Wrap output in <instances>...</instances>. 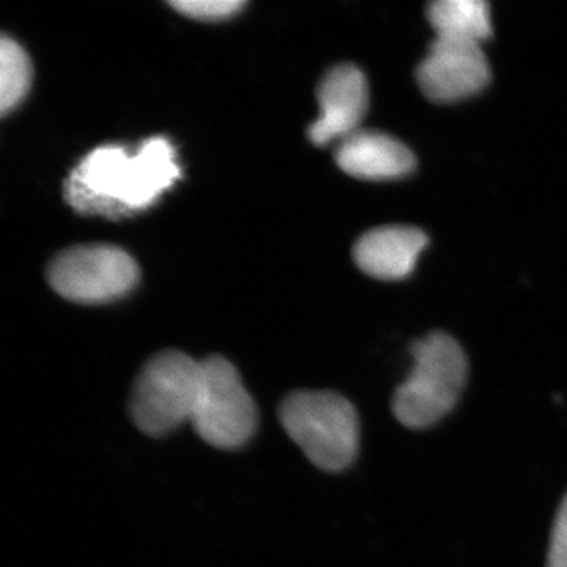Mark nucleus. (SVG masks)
<instances>
[{"label":"nucleus","instance_id":"nucleus-1","mask_svg":"<svg viewBox=\"0 0 567 567\" xmlns=\"http://www.w3.org/2000/svg\"><path fill=\"white\" fill-rule=\"evenodd\" d=\"M181 177L173 144L152 137L130 155L118 145L89 153L66 182V199L78 212L115 216L144 210Z\"/></svg>","mask_w":567,"mask_h":567},{"label":"nucleus","instance_id":"nucleus-2","mask_svg":"<svg viewBox=\"0 0 567 567\" xmlns=\"http://www.w3.org/2000/svg\"><path fill=\"white\" fill-rule=\"evenodd\" d=\"M413 368L395 390V420L409 429H424L442 420L464 391L468 361L456 339L431 333L412 346Z\"/></svg>","mask_w":567,"mask_h":567},{"label":"nucleus","instance_id":"nucleus-3","mask_svg":"<svg viewBox=\"0 0 567 567\" xmlns=\"http://www.w3.org/2000/svg\"><path fill=\"white\" fill-rule=\"evenodd\" d=\"M279 421L306 457L323 472H342L360 450V420L352 402L333 391H295Z\"/></svg>","mask_w":567,"mask_h":567},{"label":"nucleus","instance_id":"nucleus-4","mask_svg":"<svg viewBox=\"0 0 567 567\" xmlns=\"http://www.w3.org/2000/svg\"><path fill=\"white\" fill-rule=\"evenodd\" d=\"M203 364L181 350L159 352L134 382L130 413L145 435L164 436L192 421Z\"/></svg>","mask_w":567,"mask_h":567},{"label":"nucleus","instance_id":"nucleus-5","mask_svg":"<svg viewBox=\"0 0 567 567\" xmlns=\"http://www.w3.org/2000/svg\"><path fill=\"white\" fill-rule=\"evenodd\" d=\"M200 364L203 374L192 416L194 431L213 447L238 450L256 432V402L229 360L215 354Z\"/></svg>","mask_w":567,"mask_h":567},{"label":"nucleus","instance_id":"nucleus-6","mask_svg":"<svg viewBox=\"0 0 567 567\" xmlns=\"http://www.w3.org/2000/svg\"><path fill=\"white\" fill-rule=\"evenodd\" d=\"M140 268L128 252L112 245H81L52 259L48 281L74 303L96 305L117 300L136 286Z\"/></svg>","mask_w":567,"mask_h":567},{"label":"nucleus","instance_id":"nucleus-7","mask_svg":"<svg viewBox=\"0 0 567 567\" xmlns=\"http://www.w3.org/2000/svg\"><path fill=\"white\" fill-rule=\"evenodd\" d=\"M416 76L427 99L451 103L483 91L491 69L481 44L435 39L417 66Z\"/></svg>","mask_w":567,"mask_h":567},{"label":"nucleus","instance_id":"nucleus-8","mask_svg":"<svg viewBox=\"0 0 567 567\" xmlns=\"http://www.w3.org/2000/svg\"><path fill=\"white\" fill-rule=\"evenodd\" d=\"M320 115L309 126V140L316 145L341 142L360 130L368 110V82L357 66L339 65L320 82Z\"/></svg>","mask_w":567,"mask_h":567},{"label":"nucleus","instance_id":"nucleus-9","mask_svg":"<svg viewBox=\"0 0 567 567\" xmlns=\"http://www.w3.org/2000/svg\"><path fill=\"white\" fill-rule=\"evenodd\" d=\"M336 163L352 177L394 181L415 169V156L402 142L385 133L360 128L338 142Z\"/></svg>","mask_w":567,"mask_h":567},{"label":"nucleus","instance_id":"nucleus-10","mask_svg":"<svg viewBox=\"0 0 567 567\" xmlns=\"http://www.w3.org/2000/svg\"><path fill=\"white\" fill-rule=\"evenodd\" d=\"M425 246L427 237L415 227H379L357 241L353 257L364 274L394 281L406 278L415 270Z\"/></svg>","mask_w":567,"mask_h":567},{"label":"nucleus","instance_id":"nucleus-11","mask_svg":"<svg viewBox=\"0 0 567 567\" xmlns=\"http://www.w3.org/2000/svg\"><path fill=\"white\" fill-rule=\"evenodd\" d=\"M435 39L477 43L492 32L491 9L484 0H436L427 10Z\"/></svg>","mask_w":567,"mask_h":567},{"label":"nucleus","instance_id":"nucleus-12","mask_svg":"<svg viewBox=\"0 0 567 567\" xmlns=\"http://www.w3.org/2000/svg\"><path fill=\"white\" fill-rule=\"evenodd\" d=\"M32 65L29 55L17 41L3 37L0 41V111L9 114L29 92Z\"/></svg>","mask_w":567,"mask_h":567},{"label":"nucleus","instance_id":"nucleus-13","mask_svg":"<svg viewBox=\"0 0 567 567\" xmlns=\"http://www.w3.org/2000/svg\"><path fill=\"white\" fill-rule=\"evenodd\" d=\"M171 7L199 21H219L244 9V0H175Z\"/></svg>","mask_w":567,"mask_h":567},{"label":"nucleus","instance_id":"nucleus-14","mask_svg":"<svg viewBox=\"0 0 567 567\" xmlns=\"http://www.w3.org/2000/svg\"><path fill=\"white\" fill-rule=\"evenodd\" d=\"M547 567H567V494L555 517Z\"/></svg>","mask_w":567,"mask_h":567}]
</instances>
